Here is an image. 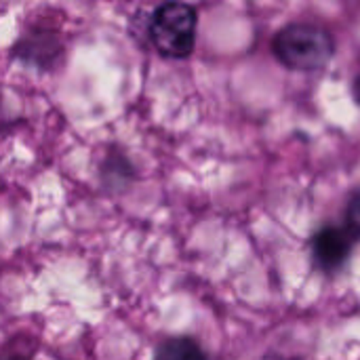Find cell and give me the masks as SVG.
<instances>
[{
    "label": "cell",
    "instance_id": "6da1fadb",
    "mask_svg": "<svg viewBox=\"0 0 360 360\" xmlns=\"http://www.w3.org/2000/svg\"><path fill=\"white\" fill-rule=\"evenodd\" d=\"M278 61L291 70L314 72L325 68L335 55L333 36L316 23H289L272 42Z\"/></svg>",
    "mask_w": 360,
    "mask_h": 360
},
{
    "label": "cell",
    "instance_id": "7a4b0ae2",
    "mask_svg": "<svg viewBox=\"0 0 360 360\" xmlns=\"http://www.w3.org/2000/svg\"><path fill=\"white\" fill-rule=\"evenodd\" d=\"M196 11L184 2L160 4L150 19V38L156 51L171 59H184L196 44Z\"/></svg>",
    "mask_w": 360,
    "mask_h": 360
},
{
    "label": "cell",
    "instance_id": "3957f363",
    "mask_svg": "<svg viewBox=\"0 0 360 360\" xmlns=\"http://www.w3.org/2000/svg\"><path fill=\"white\" fill-rule=\"evenodd\" d=\"M354 247V234L348 228L340 226H325L312 238V253L314 262L323 270H340Z\"/></svg>",
    "mask_w": 360,
    "mask_h": 360
},
{
    "label": "cell",
    "instance_id": "277c9868",
    "mask_svg": "<svg viewBox=\"0 0 360 360\" xmlns=\"http://www.w3.org/2000/svg\"><path fill=\"white\" fill-rule=\"evenodd\" d=\"M154 360H207V356L194 340L169 338L156 348Z\"/></svg>",
    "mask_w": 360,
    "mask_h": 360
},
{
    "label": "cell",
    "instance_id": "5b68a950",
    "mask_svg": "<svg viewBox=\"0 0 360 360\" xmlns=\"http://www.w3.org/2000/svg\"><path fill=\"white\" fill-rule=\"evenodd\" d=\"M348 230L360 238V192L348 205Z\"/></svg>",
    "mask_w": 360,
    "mask_h": 360
},
{
    "label": "cell",
    "instance_id": "8992f818",
    "mask_svg": "<svg viewBox=\"0 0 360 360\" xmlns=\"http://www.w3.org/2000/svg\"><path fill=\"white\" fill-rule=\"evenodd\" d=\"M352 95H354L356 103L360 105V74L356 76V80H354V86H352Z\"/></svg>",
    "mask_w": 360,
    "mask_h": 360
},
{
    "label": "cell",
    "instance_id": "52a82bcc",
    "mask_svg": "<svg viewBox=\"0 0 360 360\" xmlns=\"http://www.w3.org/2000/svg\"><path fill=\"white\" fill-rule=\"evenodd\" d=\"M262 360H300V359H289V356H281V354H268Z\"/></svg>",
    "mask_w": 360,
    "mask_h": 360
},
{
    "label": "cell",
    "instance_id": "ba28073f",
    "mask_svg": "<svg viewBox=\"0 0 360 360\" xmlns=\"http://www.w3.org/2000/svg\"><path fill=\"white\" fill-rule=\"evenodd\" d=\"M4 360H27V359H21V356H11V359H4Z\"/></svg>",
    "mask_w": 360,
    "mask_h": 360
}]
</instances>
